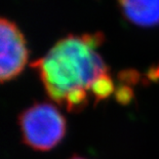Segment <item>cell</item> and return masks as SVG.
I'll return each instance as SVG.
<instances>
[{
  "label": "cell",
  "instance_id": "5b68a950",
  "mask_svg": "<svg viewBox=\"0 0 159 159\" xmlns=\"http://www.w3.org/2000/svg\"><path fill=\"white\" fill-rule=\"evenodd\" d=\"M71 159H85V158L79 157V156H76V155H75V156H73V157H72V158H71Z\"/></svg>",
  "mask_w": 159,
  "mask_h": 159
},
{
  "label": "cell",
  "instance_id": "3957f363",
  "mask_svg": "<svg viewBox=\"0 0 159 159\" xmlns=\"http://www.w3.org/2000/svg\"><path fill=\"white\" fill-rule=\"evenodd\" d=\"M26 39L18 26L0 18V83L20 75L28 62Z\"/></svg>",
  "mask_w": 159,
  "mask_h": 159
},
{
  "label": "cell",
  "instance_id": "6da1fadb",
  "mask_svg": "<svg viewBox=\"0 0 159 159\" xmlns=\"http://www.w3.org/2000/svg\"><path fill=\"white\" fill-rule=\"evenodd\" d=\"M104 41L102 32L71 34L33 63L49 98L69 112H80L114 93L113 78L98 52Z\"/></svg>",
  "mask_w": 159,
  "mask_h": 159
},
{
  "label": "cell",
  "instance_id": "277c9868",
  "mask_svg": "<svg viewBox=\"0 0 159 159\" xmlns=\"http://www.w3.org/2000/svg\"><path fill=\"white\" fill-rule=\"evenodd\" d=\"M128 22L143 28L159 25V0H117Z\"/></svg>",
  "mask_w": 159,
  "mask_h": 159
},
{
  "label": "cell",
  "instance_id": "7a4b0ae2",
  "mask_svg": "<svg viewBox=\"0 0 159 159\" xmlns=\"http://www.w3.org/2000/svg\"><path fill=\"white\" fill-rule=\"evenodd\" d=\"M23 141L37 151H48L57 146L66 134V119L49 103H38L28 108L19 118Z\"/></svg>",
  "mask_w": 159,
  "mask_h": 159
}]
</instances>
